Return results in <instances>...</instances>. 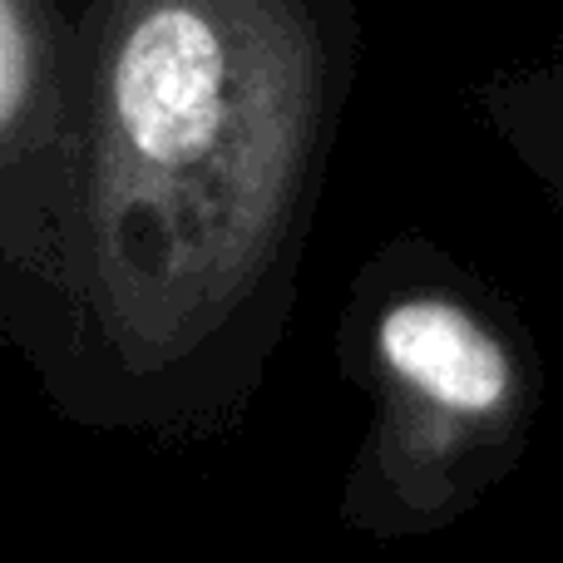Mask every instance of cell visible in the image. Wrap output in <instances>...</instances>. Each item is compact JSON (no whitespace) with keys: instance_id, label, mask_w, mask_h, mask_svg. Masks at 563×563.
Listing matches in <instances>:
<instances>
[{"instance_id":"6da1fadb","label":"cell","mask_w":563,"mask_h":563,"mask_svg":"<svg viewBox=\"0 0 563 563\" xmlns=\"http://www.w3.org/2000/svg\"><path fill=\"white\" fill-rule=\"evenodd\" d=\"M79 49L69 341L40 386L104 430L213 435L287 336L356 0H65Z\"/></svg>"},{"instance_id":"7a4b0ae2","label":"cell","mask_w":563,"mask_h":563,"mask_svg":"<svg viewBox=\"0 0 563 563\" xmlns=\"http://www.w3.org/2000/svg\"><path fill=\"white\" fill-rule=\"evenodd\" d=\"M336 366L376 426L356 499L430 519L519 460L544 400V356L519 301L426 233H396L356 267L336 317Z\"/></svg>"},{"instance_id":"277c9868","label":"cell","mask_w":563,"mask_h":563,"mask_svg":"<svg viewBox=\"0 0 563 563\" xmlns=\"http://www.w3.org/2000/svg\"><path fill=\"white\" fill-rule=\"evenodd\" d=\"M470 109L563 218V49L485 75L470 89Z\"/></svg>"},{"instance_id":"3957f363","label":"cell","mask_w":563,"mask_h":563,"mask_svg":"<svg viewBox=\"0 0 563 563\" xmlns=\"http://www.w3.org/2000/svg\"><path fill=\"white\" fill-rule=\"evenodd\" d=\"M79 49L65 0H0V331L40 380L69 341Z\"/></svg>"}]
</instances>
